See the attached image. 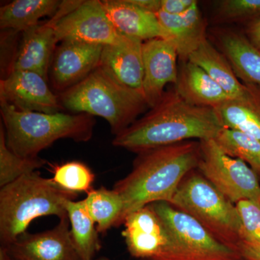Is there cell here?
Instances as JSON below:
<instances>
[{"label": "cell", "mask_w": 260, "mask_h": 260, "mask_svg": "<svg viewBox=\"0 0 260 260\" xmlns=\"http://www.w3.org/2000/svg\"><path fill=\"white\" fill-rule=\"evenodd\" d=\"M223 127L216 109L191 105L173 90L116 135L112 144L140 153L188 140L214 139Z\"/></svg>", "instance_id": "cell-1"}, {"label": "cell", "mask_w": 260, "mask_h": 260, "mask_svg": "<svg viewBox=\"0 0 260 260\" xmlns=\"http://www.w3.org/2000/svg\"><path fill=\"white\" fill-rule=\"evenodd\" d=\"M200 140H188L138 153L133 170L114 186L124 202L121 225L130 213L157 202L170 203L184 177L198 169Z\"/></svg>", "instance_id": "cell-2"}, {"label": "cell", "mask_w": 260, "mask_h": 260, "mask_svg": "<svg viewBox=\"0 0 260 260\" xmlns=\"http://www.w3.org/2000/svg\"><path fill=\"white\" fill-rule=\"evenodd\" d=\"M78 194L61 188L52 179L37 172L27 174L0 189V240L3 246L13 244L26 232L35 219L54 215L68 218L66 205Z\"/></svg>", "instance_id": "cell-3"}, {"label": "cell", "mask_w": 260, "mask_h": 260, "mask_svg": "<svg viewBox=\"0 0 260 260\" xmlns=\"http://www.w3.org/2000/svg\"><path fill=\"white\" fill-rule=\"evenodd\" d=\"M0 107L7 145L23 158H38L58 140L80 143L89 141L93 135L95 121L89 114L23 112L3 100Z\"/></svg>", "instance_id": "cell-4"}, {"label": "cell", "mask_w": 260, "mask_h": 260, "mask_svg": "<svg viewBox=\"0 0 260 260\" xmlns=\"http://www.w3.org/2000/svg\"><path fill=\"white\" fill-rule=\"evenodd\" d=\"M60 95L61 105L68 110L107 120L115 136L148 107L142 94L121 85L99 66Z\"/></svg>", "instance_id": "cell-5"}, {"label": "cell", "mask_w": 260, "mask_h": 260, "mask_svg": "<svg viewBox=\"0 0 260 260\" xmlns=\"http://www.w3.org/2000/svg\"><path fill=\"white\" fill-rule=\"evenodd\" d=\"M169 203L198 220L218 242L238 251L244 237L237 207L199 171L194 169L184 177Z\"/></svg>", "instance_id": "cell-6"}, {"label": "cell", "mask_w": 260, "mask_h": 260, "mask_svg": "<svg viewBox=\"0 0 260 260\" xmlns=\"http://www.w3.org/2000/svg\"><path fill=\"white\" fill-rule=\"evenodd\" d=\"M198 170L234 204L252 200L260 204L259 177L246 162L224 153L214 139L200 140Z\"/></svg>", "instance_id": "cell-7"}, {"label": "cell", "mask_w": 260, "mask_h": 260, "mask_svg": "<svg viewBox=\"0 0 260 260\" xmlns=\"http://www.w3.org/2000/svg\"><path fill=\"white\" fill-rule=\"evenodd\" d=\"M150 205L170 231L184 260H244L238 251L218 242L198 220L170 203Z\"/></svg>", "instance_id": "cell-8"}, {"label": "cell", "mask_w": 260, "mask_h": 260, "mask_svg": "<svg viewBox=\"0 0 260 260\" xmlns=\"http://www.w3.org/2000/svg\"><path fill=\"white\" fill-rule=\"evenodd\" d=\"M122 237L132 256L142 260H184L170 231L150 205L124 219Z\"/></svg>", "instance_id": "cell-9"}, {"label": "cell", "mask_w": 260, "mask_h": 260, "mask_svg": "<svg viewBox=\"0 0 260 260\" xmlns=\"http://www.w3.org/2000/svg\"><path fill=\"white\" fill-rule=\"evenodd\" d=\"M54 30L59 42L78 41L104 47L115 44L121 37L99 0L81 1L58 19Z\"/></svg>", "instance_id": "cell-10"}, {"label": "cell", "mask_w": 260, "mask_h": 260, "mask_svg": "<svg viewBox=\"0 0 260 260\" xmlns=\"http://www.w3.org/2000/svg\"><path fill=\"white\" fill-rule=\"evenodd\" d=\"M80 3L81 1H62L56 14L49 21L23 32L20 48L10 73L17 70L35 72L47 80L56 44L59 42L54 25L58 19L75 9Z\"/></svg>", "instance_id": "cell-11"}, {"label": "cell", "mask_w": 260, "mask_h": 260, "mask_svg": "<svg viewBox=\"0 0 260 260\" xmlns=\"http://www.w3.org/2000/svg\"><path fill=\"white\" fill-rule=\"evenodd\" d=\"M5 248L13 260H81L72 239L68 218L45 232L24 233Z\"/></svg>", "instance_id": "cell-12"}, {"label": "cell", "mask_w": 260, "mask_h": 260, "mask_svg": "<svg viewBox=\"0 0 260 260\" xmlns=\"http://www.w3.org/2000/svg\"><path fill=\"white\" fill-rule=\"evenodd\" d=\"M0 100L23 112L54 114L61 109L59 99L47 80L35 72L11 71L0 82Z\"/></svg>", "instance_id": "cell-13"}, {"label": "cell", "mask_w": 260, "mask_h": 260, "mask_svg": "<svg viewBox=\"0 0 260 260\" xmlns=\"http://www.w3.org/2000/svg\"><path fill=\"white\" fill-rule=\"evenodd\" d=\"M103 48L78 41L61 42L50 65L54 88L63 93L88 77L100 64Z\"/></svg>", "instance_id": "cell-14"}, {"label": "cell", "mask_w": 260, "mask_h": 260, "mask_svg": "<svg viewBox=\"0 0 260 260\" xmlns=\"http://www.w3.org/2000/svg\"><path fill=\"white\" fill-rule=\"evenodd\" d=\"M143 95L151 109L161 100L168 84L177 83L179 55L172 41L154 39L143 42Z\"/></svg>", "instance_id": "cell-15"}, {"label": "cell", "mask_w": 260, "mask_h": 260, "mask_svg": "<svg viewBox=\"0 0 260 260\" xmlns=\"http://www.w3.org/2000/svg\"><path fill=\"white\" fill-rule=\"evenodd\" d=\"M143 42L121 35L115 44L104 46L99 64L118 83L143 95Z\"/></svg>", "instance_id": "cell-16"}, {"label": "cell", "mask_w": 260, "mask_h": 260, "mask_svg": "<svg viewBox=\"0 0 260 260\" xmlns=\"http://www.w3.org/2000/svg\"><path fill=\"white\" fill-rule=\"evenodd\" d=\"M109 20L119 34L145 42L168 39L156 14L139 8L129 0L102 1Z\"/></svg>", "instance_id": "cell-17"}, {"label": "cell", "mask_w": 260, "mask_h": 260, "mask_svg": "<svg viewBox=\"0 0 260 260\" xmlns=\"http://www.w3.org/2000/svg\"><path fill=\"white\" fill-rule=\"evenodd\" d=\"M174 90L184 101L197 107L217 109L230 100V95L199 66L181 61Z\"/></svg>", "instance_id": "cell-18"}, {"label": "cell", "mask_w": 260, "mask_h": 260, "mask_svg": "<svg viewBox=\"0 0 260 260\" xmlns=\"http://www.w3.org/2000/svg\"><path fill=\"white\" fill-rule=\"evenodd\" d=\"M156 15L168 34V39L177 48L181 61H187L189 56L207 39L206 23L198 1L183 14L169 15L160 10Z\"/></svg>", "instance_id": "cell-19"}, {"label": "cell", "mask_w": 260, "mask_h": 260, "mask_svg": "<svg viewBox=\"0 0 260 260\" xmlns=\"http://www.w3.org/2000/svg\"><path fill=\"white\" fill-rule=\"evenodd\" d=\"M244 84L242 95L231 99L215 109L224 127L239 130L260 141V88Z\"/></svg>", "instance_id": "cell-20"}, {"label": "cell", "mask_w": 260, "mask_h": 260, "mask_svg": "<svg viewBox=\"0 0 260 260\" xmlns=\"http://www.w3.org/2000/svg\"><path fill=\"white\" fill-rule=\"evenodd\" d=\"M221 51L243 83L260 88V50L251 44L244 34L226 30L218 35Z\"/></svg>", "instance_id": "cell-21"}, {"label": "cell", "mask_w": 260, "mask_h": 260, "mask_svg": "<svg viewBox=\"0 0 260 260\" xmlns=\"http://www.w3.org/2000/svg\"><path fill=\"white\" fill-rule=\"evenodd\" d=\"M187 61L204 70L232 99L244 93L245 85L237 78L229 59L208 39L202 42Z\"/></svg>", "instance_id": "cell-22"}, {"label": "cell", "mask_w": 260, "mask_h": 260, "mask_svg": "<svg viewBox=\"0 0 260 260\" xmlns=\"http://www.w3.org/2000/svg\"><path fill=\"white\" fill-rule=\"evenodd\" d=\"M62 2L58 0H15L0 9V26L24 32L39 25L44 17L56 14Z\"/></svg>", "instance_id": "cell-23"}, {"label": "cell", "mask_w": 260, "mask_h": 260, "mask_svg": "<svg viewBox=\"0 0 260 260\" xmlns=\"http://www.w3.org/2000/svg\"><path fill=\"white\" fill-rule=\"evenodd\" d=\"M70 233L75 249L81 260H94L102 248L95 222L90 216L83 200H69L66 205Z\"/></svg>", "instance_id": "cell-24"}, {"label": "cell", "mask_w": 260, "mask_h": 260, "mask_svg": "<svg viewBox=\"0 0 260 260\" xmlns=\"http://www.w3.org/2000/svg\"><path fill=\"white\" fill-rule=\"evenodd\" d=\"M83 201L89 214L97 224L98 232L104 234L111 228L121 225L124 202L114 189L100 187L91 189L87 193Z\"/></svg>", "instance_id": "cell-25"}, {"label": "cell", "mask_w": 260, "mask_h": 260, "mask_svg": "<svg viewBox=\"0 0 260 260\" xmlns=\"http://www.w3.org/2000/svg\"><path fill=\"white\" fill-rule=\"evenodd\" d=\"M224 153L246 162L260 177V141L239 130L223 127L214 138Z\"/></svg>", "instance_id": "cell-26"}, {"label": "cell", "mask_w": 260, "mask_h": 260, "mask_svg": "<svg viewBox=\"0 0 260 260\" xmlns=\"http://www.w3.org/2000/svg\"><path fill=\"white\" fill-rule=\"evenodd\" d=\"M47 161L38 157L25 158L19 156L8 148L5 128L0 127V188L27 174L37 172L45 166Z\"/></svg>", "instance_id": "cell-27"}, {"label": "cell", "mask_w": 260, "mask_h": 260, "mask_svg": "<svg viewBox=\"0 0 260 260\" xmlns=\"http://www.w3.org/2000/svg\"><path fill=\"white\" fill-rule=\"evenodd\" d=\"M52 179L65 190L77 193L91 190L95 176L85 164L78 161L65 162L53 167Z\"/></svg>", "instance_id": "cell-28"}, {"label": "cell", "mask_w": 260, "mask_h": 260, "mask_svg": "<svg viewBox=\"0 0 260 260\" xmlns=\"http://www.w3.org/2000/svg\"><path fill=\"white\" fill-rule=\"evenodd\" d=\"M217 15L223 22L254 21L260 18V0L219 2Z\"/></svg>", "instance_id": "cell-29"}, {"label": "cell", "mask_w": 260, "mask_h": 260, "mask_svg": "<svg viewBox=\"0 0 260 260\" xmlns=\"http://www.w3.org/2000/svg\"><path fill=\"white\" fill-rule=\"evenodd\" d=\"M236 207L242 222L244 240L260 244L259 203L252 200H242Z\"/></svg>", "instance_id": "cell-30"}, {"label": "cell", "mask_w": 260, "mask_h": 260, "mask_svg": "<svg viewBox=\"0 0 260 260\" xmlns=\"http://www.w3.org/2000/svg\"><path fill=\"white\" fill-rule=\"evenodd\" d=\"M196 0H161V11L167 14L179 15L188 11Z\"/></svg>", "instance_id": "cell-31"}, {"label": "cell", "mask_w": 260, "mask_h": 260, "mask_svg": "<svg viewBox=\"0 0 260 260\" xmlns=\"http://www.w3.org/2000/svg\"><path fill=\"white\" fill-rule=\"evenodd\" d=\"M243 259L260 260V244L252 241L244 240L238 248Z\"/></svg>", "instance_id": "cell-32"}, {"label": "cell", "mask_w": 260, "mask_h": 260, "mask_svg": "<svg viewBox=\"0 0 260 260\" xmlns=\"http://www.w3.org/2000/svg\"><path fill=\"white\" fill-rule=\"evenodd\" d=\"M246 37L254 47L260 50V18L249 23Z\"/></svg>", "instance_id": "cell-33"}, {"label": "cell", "mask_w": 260, "mask_h": 260, "mask_svg": "<svg viewBox=\"0 0 260 260\" xmlns=\"http://www.w3.org/2000/svg\"><path fill=\"white\" fill-rule=\"evenodd\" d=\"M129 2L142 9L148 10L155 14L161 10V0H129Z\"/></svg>", "instance_id": "cell-34"}, {"label": "cell", "mask_w": 260, "mask_h": 260, "mask_svg": "<svg viewBox=\"0 0 260 260\" xmlns=\"http://www.w3.org/2000/svg\"><path fill=\"white\" fill-rule=\"evenodd\" d=\"M5 252L4 246H1V249H0V260H5Z\"/></svg>", "instance_id": "cell-35"}, {"label": "cell", "mask_w": 260, "mask_h": 260, "mask_svg": "<svg viewBox=\"0 0 260 260\" xmlns=\"http://www.w3.org/2000/svg\"><path fill=\"white\" fill-rule=\"evenodd\" d=\"M5 247V246H4ZM5 260H13L11 257H10L9 255H8V253H7L6 248L5 247Z\"/></svg>", "instance_id": "cell-36"}, {"label": "cell", "mask_w": 260, "mask_h": 260, "mask_svg": "<svg viewBox=\"0 0 260 260\" xmlns=\"http://www.w3.org/2000/svg\"><path fill=\"white\" fill-rule=\"evenodd\" d=\"M94 260H110L108 257H106V256H101V257L97 258V259H95Z\"/></svg>", "instance_id": "cell-37"}, {"label": "cell", "mask_w": 260, "mask_h": 260, "mask_svg": "<svg viewBox=\"0 0 260 260\" xmlns=\"http://www.w3.org/2000/svg\"><path fill=\"white\" fill-rule=\"evenodd\" d=\"M244 260H245V259H244Z\"/></svg>", "instance_id": "cell-38"}]
</instances>
